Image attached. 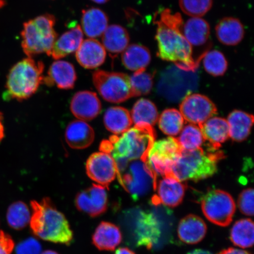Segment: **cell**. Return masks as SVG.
I'll return each instance as SVG.
<instances>
[{
    "mask_svg": "<svg viewBox=\"0 0 254 254\" xmlns=\"http://www.w3.org/2000/svg\"><path fill=\"white\" fill-rule=\"evenodd\" d=\"M204 140L210 143L212 148L217 150L230 137L229 126L227 120L214 117L199 126Z\"/></svg>",
    "mask_w": 254,
    "mask_h": 254,
    "instance_id": "obj_26",
    "label": "cell"
},
{
    "mask_svg": "<svg viewBox=\"0 0 254 254\" xmlns=\"http://www.w3.org/2000/svg\"><path fill=\"white\" fill-rule=\"evenodd\" d=\"M14 248V242L7 233L0 230V254H11Z\"/></svg>",
    "mask_w": 254,
    "mask_h": 254,
    "instance_id": "obj_41",
    "label": "cell"
},
{
    "mask_svg": "<svg viewBox=\"0 0 254 254\" xmlns=\"http://www.w3.org/2000/svg\"><path fill=\"white\" fill-rule=\"evenodd\" d=\"M154 23L157 25L155 39L159 58L173 63L181 70L196 71L199 65L193 60L192 48L184 36L182 15L163 9L155 13Z\"/></svg>",
    "mask_w": 254,
    "mask_h": 254,
    "instance_id": "obj_1",
    "label": "cell"
},
{
    "mask_svg": "<svg viewBox=\"0 0 254 254\" xmlns=\"http://www.w3.org/2000/svg\"><path fill=\"white\" fill-rule=\"evenodd\" d=\"M157 194L152 198L155 205L175 208L183 202L186 187L173 177H165L157 184Z\"/></svg>",
    "mask_w": 254,
    "mask_h": 254,
    "instance_id": "obj_16",
    "label": "cell"
},
{
    "mask_svg": "<svg viewBox=\"0 0 254 254\" xmlns=\"http://www.w3.org/2000/svg\"><path fill=\"white\" fill-rule=\"evenodd\" d=\"M31 213L25 203L17 201L9 205L7 212V221L12 229L20 231L30 223Z\"/></svg>",
    "mask_w": 254,
    "mask_h": 254,
    "instance_id": "obj_34",
    "label": "cell"
},
{
    "mask_svg": "<svg viewBox=\"0 0 254 254\" xmlns=\"http://www.w3.org/2000/svg\"><path fill=\"white\" fill-rule=\"evenodd\" d=\"M56 19L52 14H46L25 22L21 32L22 49L25 55L32 57L51 51L58 34L55 29Z\"/></svg>",
    "mask_w": 254,
    "mask_h": 254,
    "instance_id": "obj_5",
    "label": "cell"
},
{
    "mask_svg": "<svg viewBox=\"0 0 254 254\" xmlns=\"http://www.w3.org/2000/svg\"><path fill=\"white\" fill-rule=\"evenodd\" d=\"M183 31L192 48L193 60L199 65L211 46L209 25L204 19L192 17L183 24Z\"/></svg>",
    "mask_w": 254,
    "mask_h": 254,
    "instance_id": "obj_12",
    "label": "cell"
},
{
    "mask_svg": "<svg viewBox=\"0 0 254 254\" xmlns=\"http://www.w3.org/2000/svg\"><path fill=\"white\" fill-rule=\"evenodd\" d=\"M184 120L179 110L169 109L164 110L158 118V126L161 131L168 136L179 135L183 128Z\"/></svg>",
    "mask_w": 254,
    "mask_h": 254,
    "instance_id": "obj_33",
    "label": "cell"
},
{
    "mask_svg": "<svg viewBox=\"0 0 254 254\" xmlns=\"http://www.w3.org/2000/svg\"><path fill=\"white\" fill-rule=\"evenodd\" d=\"M33 214L30 228L35 235L44 241L71 245L74 234L65 215L59 211L49 198L40 202L31 201Z\"/></svg>",
    "mask_w": 254,
    "mask_h": 254,
    "instance_id": "obj_2",
    "label": "cell"
},
{
    "mask_svg": "<svg viewBox=\"0 0 254 254\" xmlns=\"http://www.w3.org/2000/svg\"><path fill=\"white\" fill-rule=\"evenodd\" d=\"M180 110L184 120L198 126L217 114L214 103L200 94L187 95L180 105Z\"/></svg>",
    "mask_w": 254,
    "mask_h": 254,
    "instance_id": "obj_13",
    "label": "cell"
},
{
    "mask_svg": "<svg viewBox=\"0 0 254 254\" xmlns=\"http://www.w3.org/2000/svg\"><path fill=\"white\" fill-rule=\"evenodd\" d=\"M182 151L177 139L170 136L154 142L145 162L155 176L173 177L172 167Z\"/></svg>",
    "mask_w": 254,
    "mask_h": 254,
    "instance_id": "obj_10",
    "label": "cell"
},
{
    "mask_svg": "<svg viewBox=\"0 0 254 254\" xmlns=\"http://www.w3.org/2000/svg\"><path fill=\"white\" fill-rule=\"evenodd\" d=\"M65 136L69 147L77 150L88 147L95 138L93 128L81 120H75L69 123L66 127Z\"/></svg>",
    "mask_w": 254,
    "mask_h": 254,
    "instance_id": "obj_23",
    "label": "cell"
},
{
    "mask_svg": "<svg viewBox=\"0 0 254 254\" xmlns=\"http://www.w3.org/2000/svg\"><path fill=\"white\" fill-rule=\"evenodd\" d=\"M70 109L76 118L90 121L96 118L100 113L101 101L94 92L79 91L72 98Z\"/></svg>",
    "mask_w": 254,
    "mask_h": 254,
    "instance_id": "obj_17",
    "label": "cell"
},
{
    "mask_svg": "<svg viewBox=\"0 0 254 254\" xmlns=\"http://www.w3.org/2000/svg\"><path fill=\"white\" fill-rule=\"evenodd\" d=\"M102 42L104 49L114 60L129 46V34L125 27L120 25H111L102 35Z\"/></svg>",
    "mask_w": 254,
    "mask_h": 254,
    "instance_id": "obj_24",
    "label": "cell"
},
{
    "mask_svg": "<svg viewBox=\"0 0 254 254\" xmlns=\"http://www.w3.org/2000/svg\"><path fill=\"white\" fill-rule=\"evenodd\" d=\"M122 63L129 70L136 71L146 68L151 60L150 50L140 44H132L122 53Z\"/></svg>",
    "mask_w": 254,
    "mask_h": 254,
    "instance_id": "obj_30",
    "label": "cell"
},
{
    "mask_svg": "<svg viewBox=\"0 0 254 254\" xmlns=\"http://www.w3.org/2000/svg\"><path fill=\"white\" fill-rule=\"evenodd\" d=\"M5 4V2L4 0H0V8H1Z\"/></svg>",
    "mask_w": 254,
    "mask_h": 254,
    "instance_id": "obj_48",
    "label": "cell"
},
{
    "mask_svg": "<svg viewBox=\"0 0 254 254\" xmlns=\"http://www.w3.org/2000/svg\"><path fill=\"white\" fill-rule=\"evenodd\" d=\"M106 56V50L103 44L94 39L83 40L76 52L78 63L87 69L99 67L105 62Z\"/></svg>",
    "mask_w": 254,
    "mask_h": 254,
    "instance_id": "obj_19",
    "label": "cell"
},
{
    "mask_svg": "<svg viewBox=\"0 0 254 254\" xmlns=\"http://www.w3.org/2000/svg\"><path fill=\"white\" fill-rule=\"evenodd\" d=\"M238 207L247 216L254 215V190L247 189L240 193L238 201Z\"/></svg>",
    "mask_w": 254,
    "mask_h": 254,
    "instance_id": "obj_39",
    "label": "cell"
},
{
    "mask_svg": "<svg viewBox=\"0 0 254 254\" xmlns=\"http://www.w3.org/2000/svg\"><path fill=\"white\" fill-rule=\"evenodd\" d=\"M187 254H212L211 253L208 252V251L201 250V249H196L195 250L192 251Z\"/></svg>",
    "mask_w": 254,
    "mask_h": 254,
    "instance_id": "obj_45",
    "label": "cell"
},
{
    "mask_svg": "<svg viewBox=\"0 0 254 254\" xmlns=\"http://www.w3.org/2000/svg\"><path fill=\"white\" fill-rule=\"evenodd\" d=\"M91 1L98 3V4H104V3L109 1V0H91Z\"/></svg>",
    "mask_w": 254,
    "mask_h": 254,
    "instance_id": "obj_47",
    "label": "cell"
},
{
    "mask_svg": "<svg viewBox=\"0 0 254 254\" xmlns=\"http://www.w3.org/2000/svg\"><path fill=\"white\" fill-rule=\"evenodd\" d=\"M217 254H252L247 251L235 249V248H228V249H225L221 251Z\"/></svg>",
    "mask_w": 254,
    "mask_h": 254,
    "instance_id": "obj_42",
    "label": "cell"
},
{
    "mask_svg": "<svg viewBox=\"0 0 254 254\" xmlns=\"http://www.w3.org/2000/svg\"><path fill=\"white\" fill-rule=\"evenodd\" d=\"M41 254H59L57 252H55V251L53 250H46L45 252L41 253Z\"/></svg>",
    "mask_w": 254,
    "mask_h": 254,
    "instance_id": "obj_46",
    "label": "cell"
},
{
    "mask_svg": "<svg viewBox=\"0 0 254 254\" xmlns=\"http://www.w3.org/2000/svg\"><path fill=\"white\" fill-rule=\"evenodd\" d=\"M86 171L92 180L107 189H109L117 175L115 160L111 155L104 152H95L88 158Z\"/></svg>",
    "mask_w": 254,
    "mask_h": 254,
    "instance_id": "obj_14",
    "label": "cell"
},
{
    "mask_svg": "<svg viewBox=\"0 0 254 254\" xmlns=\"http://www.w3.org/2000/svg\"><path fill=\"white\" fill-rule=\"evenodd\" d=\"M254 225L250 218L241 219L235 222L230 233L231 242L241 249H249L253 246Z\"/></svg>",
    "mask_w": 254,
    "mask_h": 254,
    "instance_id": "obj_32",
    "label": "cell"
},
{
    "mask_svg": "<svg viewBox=\"0 0 254 254\" xmlns=\"http://www.w3.org/2000/svg\"><path fill=\"white\" fill-rule=\"evenodd\" d=\"M2 119V114L0 112V142H1L4 137V125H3Z\"/></svg>",
    "mask_w": 254,
    "mask_h": 254,
    "instance_id": "obj_44",
    "label": "cell"
},
{
    "mask_svg": "<svg viewBox=\"0 0 254 254\" xmlns=\"http://www.w3.org/2000/svg\"><path fill=\"white\" fill-rule=\"evenodd\" d=\"M108 196L106 188L93 184L92 187L78 193L75 204L79 211L95 218L106 212Z\"/></svg>",
    "mask_w": 254,
    "mask_h": 254,
    "instance_id": "obj_15",
    "label": "cell"
},
{
    "mask_svg": "<svg viewBox=\"0 0 254 254\" xmlns=\"http://www.w3.org/2000/svg\"><path fill=\"white\" fill-rule=\"evenodd\" d=\"M131 117L135 127H153L159 118L155 105L145 98L136 101L132 107Z\"/></svg>",
    "mask_w": 254,
    "mask_h": 254,
    "instance_id": "obj_31",
    "label": "cell"
},
{
    "mask_svg": "<svg viewBox=\"0 0 254 254\" xmlns=\"http://www.w3.org/2000/svg\"><path fill=\"white\" fill-rule=\"evenodd\" d=\"M104 126L108 131L115 135L123 134L132 125L128 110L122 107H112L107 109L104 116Z\"/></svg>",
    "mask_w": 254,
    "mask_h": 254,
    "instance_id": "obj_29",
    "label": "cell"
},
{
    "mask_svg": "<svg viewBox=\"0 0 254 254\" xmlns=\"http://www.w3.org/2000/svg\"><path fill=\"white\" fill-rule=\"evenodd\" d=\"M180 134L179 137L177 139L184 150H196L201 148L205 141L201 129L197 125L190 124L183 127Z\"/></svg>",
    "mask_w": 254,
    "mask_h": 254,
    "instance_id": "obj_35",
    "label": "cell"
},
{
    "mask_svg": "<svg viewBox=\"0 0 254 254\" xmlns=\"http://www.w3.org/2000/svg\"><path fill=\"white\" fill-rule=\"evenodd\" d=\"M77 80V74L74 65L65 61L54 62L49 69L48 75L44 77L43 83L48 86L57 87L62 90H71Z\"/></svg>",
    "mask_w": 254,
    "mask_h": 254,
    "instance_id": "obj_18",
    "label": "cell"
},
{
    "mask_svg": "<svg viewBox=\"0 0 254 254\" xmlns=\"http://www.w3.org/2000/svg\"><path fill=\"white\" fill-rule=\"evenodd\" d=\"M216 36L222 44L236 46L244 39L245 31L241 22L233 17L222 19L215 27Z\"/></svg>",
    "mask_w": 254,
    "mask_h": 254,
    "instance_id": "obj_27",
    "label": "cell"
},
{
    "mask_svg": "<svg viewBox=\"0 0 254 254\" xmlns=\"http://www.w3.org/2000/svg\"><path fill=\"white\" fill-rule=\"evenodd\" d=\"M44 70V63L30 57L18 62L9 72L4 99L22 101L29 98L43 83Z\"/></svg>",
    "mask_w": 254,
    "mask_h": 254,
    "instance_id": "obj_4",
    "label": "cell"
},
{
    "mask_svg": "<svg viewBox=\"0 0 254 254\" xmlns=\"http://www.w3.org/2000/svg\"><path fill=\"white\" fill-rule=\"evenodd\" d=\"M122 223L128 238L136 246L151 250L160 240V224L151 212L131 209L123 215Z\"/></svg>",
    "mask_w": 254,
    "mask_h": 254,
    "instance_id": "obj_7",
    "label": "cell"
},
{
    "mask_svg": "<svg viewBox=\"0 0 254 254\" xmlns=\"http://www.w3.org/2000/svg\"><path fill=\"white\" fill-rule=\"evenodd\" d=\"M117 176L121 185L135 200L147 194L152 190H156L157 177L145 161L128 162L117 168Z\"/></svg>",
    "mask_w": 254,
    "mask_h": 254,
    "instance_id": "obj_8",
    "label": "cell"
},
{
    "mask_svg": "<svg viewBox=\"0 0 254 254\" xmlns=\"http://www.w3.org/2000/svg\"><path fill=\"white\" fill-rule=\"evenodd\" d=\"M218 156L206 154L201 148L182 150L172 167V176L180 182L207 179L217 172Z\"/></svg>",
    "mask_w": 254,
    "mask_h": 254,
    "instance_id": "obj_6",
    "label": "cell"
},
{
    "mask_svg": "<svg viewBox=\"0 0 254 254\" xmlns=\"http://www.w3.org/2000/svg\"><path fill=\"white\" fill-rule=\"evenodd\" d=\"M155 137L153 127H134L122 136H111L109 139L103 141L100 150L111 155L116 164L134 160L145 162Z\"/></svg>",
    "mask_w": 254,
    "mask_h": 254,
    "instance_id": "obj_3",
    "label": "cell"
},
{
    "mask_svg": "<svg viewBox=\"0 0 254 254\" xmlns=\"http://www.w3.org/2000/svg\"><path fill=\"white\" fill-rule=\"evenodd\" d=\"M108 25L109 17L101 9L93 7L82 11L81 29L90 39L102 36Z\"/></svg>",
    "mask_w": 254,
    "mask_h": 254,
    "instance_id": "obj_25",
    "label": "cell"
},
{
    "mask_svg": "<svg viewBox=\"0 0 254 254\" xmlns=\"http://www.w3.org/2000/svg\"><path fill=\"white\" fill-rule=\"evenodd\" d=\"M123 241L120 228L111 222L103 221L98 225L92 237V242L97 249L112 252Z\"/></svg>",
    "mask_w": 254,
    "mask_h": 254,
    "instance_id": "obj_21",
    "label": "cell"
},
{
    "mask_svg": "<svg viewBox=\"0 0 254 254\" xmlns=\"http://www.w3.org/2000/svg\"><path fill=\"white\" fill-rule=\"evenodd\" d=\"M213 0H179L181 9L192 17L201 18L210 10Z\"/></svg>",
    "mask_w": 254,
    "mask_h": 254,
    "instance_id": "obj_38",
    "label": "cell"
},
{
    "mask_svg": "<svg viewBox=\"0 0 254 254\" xmlns=\"http://www.w3.org/2000/svg\"><path fill=\"white\" fill-rule=\"evenodd\" d=\"M203 214L209 221L220 227H227L233 221L236 206L232 196L224 190H211L201 200Z\"/></svg>",
    "mask_w": 254,
    "mask_h": 254,
    "instance_id": "obj_11",
    "label": "cell"
},
{
    "mask_svg": "<svg viewBox=\"0 0 254 254\" xmlns=\"http://www.w3.org/2000/svg\"><path fill=\"white\" fill-rule=\"evenodd\" d=\"M202 60L205 71L214 77L223 75L227 70V60L218 50L209 51Z\"/></svg>",
    "mask_w": 254,
    "mask_h": 254,
    "instance_id": "obj_36",
    "label": "cell"
},
{
    "mask_svg": "<svg viewBox=\"0 0 254 254\" xmlns=\"http://www.w3.org/2000/svg\"><path fill=\"white\" fill-rule=\"evenodd\" d=\"M115 254H136L132 250L127 247H122L117 249Z\"/></svg>",
    "mask_w": 254,
    "mask_h": 254,
    "instance_id": "obj_43",
    "label": "cell"
},
{
    "mask_svg": "<svg viewBox=\"0 0 254 254\" xmlns=\"http://www.w3.org/2000/svg\"><path fill=\"white\" fill-rule=\"evenodd\" d=\"M130 77L132 97L148 95L153 87L154 76L146 71V68L135 71Z\"/></svg>",
    "mask_w": 254,
    "mask_h": 254,
    "instance_id": "obj_37",
    "label": "cell"
},
{
    "mask_svg": "<svg viewBox=\"0 0 254 254\" xmlns=\"http://www.w3.org/2000/svg\"><path fill=\"white\" fill-rule=\"evenodd\" d=\"M41 244L36 238L30 237L18 243L15 249L16 254H41Z\"/></svg>",
    "mask_w": 254,
    "mask_h": 254,
    "instance_id": "obj_40",
    "label": "cell"
},
{
    "mask_svg": "<svg viewBox=\"0 0 254 254\" xmlns=\"http://www.w3.org/2000/svg\"><path fill=\"white\" fill-rule=\"evenodd\" d=\"M93 81L101 96L109 102L121 103L132 97L130 77L125 73L97 70Z\"/></svg>",
    "mask_w": 254,
    "mask_h": 254,
    "instance_id": "obj_9",
    "label": "cell"
},
{
    "mask_svg": "<svg viewBox=\"0 0 254 254\" xmlns=\"http://www.w3.org/2000/svg\"><path fill=\"white\" fill-rule=\"evenodd\" d=\"M254 116L240 110H234L227 120L229 126L230 137L233 140L241 142L249 136L254 124Z\"/></svg>",
    "mask_w": 254,
    "mask_h": 254,
    "instance_id": "obj_28",
    "label": "cell"
},
{
    "mask_svg": "<svg viewBox=\"0 0 254 254\" xmlns=\"http://www.w3.org/2000/svg\"><path fill=\"white\" fill-rule=\"evenodd\" d=\"M83 41V32L79 25H76L71 29L65 32L57 39L51 51L50 56L58 60L70 54L77 52Z\"/></svg>",
    "mask_w": 254,
    "mask_h": 254,
    "instance_id": "obj_22",
    "label": "cell"
},
{
    "mask_svg": "<svg viewBox=\"0 0 254 254\" xmlns=\"http://www.w3.org/2000/svg\"><path fill=\"white\" fill-rule=\"evenodd\" d=\"M207 227L204 220L197 215L190 214L180 221L177 233L179 239L190 245L198 244L204 239Z\"/></svg>",
    "mask_w": 254,
    "mask_h": 254,
    "instance_id": "obj_20",
    "label": "cell"
}]
</instances>
